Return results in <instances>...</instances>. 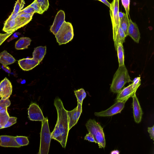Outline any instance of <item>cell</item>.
I'll list each match as a JSON object with an SVG mask.
<instances>
[{
    "mask_svg": "<svg viewBox=\"0 0 154 154\" xmlns=\"http://www.w3.org/2000/svg\"><path fill=\"white\" fill-rule=\"evenodd\" d=\"M54 104L57 112V121L62 137L61 145L63 148H65L69 130L67 110L65 109L62 100L59 97H57L54 99Z\"/></svg>",
    "mask_w": 154,
    "mask_h": 154,
    "instance_id": "6da1fadb",
    "label": "cell"
},
{
    "mask_svg": "<svg viewBox=\"0 0 154 154\" xmlns=\"http://www.w3.org/2000/svg\"><path fill=\"white\" fill-rule=\"evenodd\" d=\"M132 97L133 98V106L134 121L136 123H139L141 120L143 115L142 111L136 94H134Z\"/></svg>",
    "mask_w": 154,
    "mask_h": 154,
    "instance_id": "9a60e30c",
    "label": "cell"
},
{
    "mask_svg": "<svg viewBox=\"0 0 154 154\" xmlns=\"http://www.w3.org/2000/svg\"><path fill=\"white\" fill-rule=\"evenodd\" d=\"M25 4L24 0H17L12 13H18L23 8Z\"/></svg>",
    "mask_w": 154,
    "mask_h": 154,
    "instance_id": "f1b7e54d",
    "label": "cell"
},
{
    "mask_svg": "<svg viewBox=\"0 0 154 154\" xmlns=\"http://www.w3.org/2000/svg\"><path fill=\"white\" fill-rule=\"evenodd\" d=\"M18 29L15 19L7 20L4 23L2 30L7 33L14 32Z\"/></svg>",
    "mask_w": 154,
    "mask_h": 154,
    "instance_id": "d6986e66",
    "label": "cell"
},
{
    "mask_svg": "<svg viewBox=\"0 0 154 154\" xmlns=\"http://www.w3.org/2000/svg\"><path fill=\"white\" fill-rule=\"evenodd\" d=\"M65 14L63 10L59 11L57 14L53 23L51 26L50 30L55 35L61 26L65 21Z\"/></svg>",
    "mask_w": 154,
    "mask_h": 154,
    "instance_id": "7c38bea8",
    "label": "cell"
},
{
    "mask_svg": "<svg viewBox=\"0 0 154 154\" xmlns=\"http://www.w3.org/2000/svg\"><path fill=\"white\" fill-rule=\"evenodd\" d=\"M46 51V47L45 46H40L36 47L33 52V58L40 63L44 57Z\"/></svg>",
    "mask_w": 154,
    "mask_h": 154,
    "instance_id": "44dd1931",
    "label": "cell"
},
{
    "mask_svg": "<svg viewBox=\"0 0 154 154\" xmlns=\"http://www.w3.org/2000/svg\"><path fill=\"white\" fill-rule=\"evenodd\" d=\"M100 1L103 3L106 6H107L109 8L110 7L111 3H110L107 0H100Z\"/></svg>",
    "mask_w": 154,
    "mask_h": 154,
    "instance_id": "7bdbcfd3",
    "label": "cell"
},
{
    "mask_svg": "<svg viewBox=\"0 0 154 154\" xmlns=\"http://www.w3.org/2000/svg\"><path fill=\"white\" fill-rule=\"evenodd\" d=\"M36 1L44 12L47 10L49 6L48 0H36Z\"/></svg>",
    "mask_w": 154,
    "mask_h": 154,
    "instance_id": "f546056e",
    "label": "cell"
},
{
    "mask_svg": "<svg viewBox=\"0 0 154 154\" xmlns=\"http://www.w3.org/2000/svg\"><path fill=\"white\" fill-rule=\"evenodd\" d=\"M17 118L14 117H10L4 128H8L13 125L17 122Z\"/></svg>",
    "mask_w": 154,
    "mask_h": 154,
    "instance_id": "d590c367",
    "label": "cell"
},
{
    "mask_svg": "<svg viewBox=\"0 0 154 154\" xmlns=\"http://www.w3.org/2000/svg\"><path fill=\"white\" fill-rule=\"evenodd\" d=\"M136 91L133 89L132 83L121 90L118 93L116 102L119 101L125 103L130 97L135 94Z\"/></svg>",
    "mask_w": 154,
    "mask_h": 154,
    "instance_id": "8fae6325",
    "label": "cell"
},
{
    "mask_svg": "<svg viewBox=\"0 0 154 154\" xmlns=\"http://www.w3.org/2000/svg\"><path fill=\"white\" fill-rule=\"evenodd\" d=\"M19 14V13H11V14L7 20H10L15 19Z\"/></svg>",
    "mask_w": 154,
    "mask_h": 154,
    "instance_id": "b9f144b4",
    "label": "cell"
},
{
    "mask_svg": "<svg viewBox=\"0 0 154 154\" xmlns=\"http://www.w3.org/2000/svg\"><path fill=\"white\" fill-rule=\"evenodd\" d=\"M75 94L77 98V102L82 104L83 100L85 98L86 94L83 88L74 91Z\"/></svg>",
    "mask_w": 154,
    "mask_h": 154,
    "instance_id": "4316f807",
    "label": "cell"
},
{
    "mask_svg": "<svg viewBox=\"0 0 154 154\" xmlns=\"http://www.w3.org/2000/svg\"><path fill=\"white\" fill-rule=\"evenodd\" d=\"M125 13L121 12H119V19H121L123 17Z\"/></svg>",
    "mask_w": 154,
    "mask_h": 154,
    "instance_id": "ee69618b",
    "label": "cell"
},
{
    "mask_svg": "<svg viewBox=\"0 0 154 154\" xmlns=\"http://www.w3.org/2000/svg\"><path fill=\"white\" fill-rule=\"evenodd\" d=\"M98 0V1H100V0Z\"/></svg>",
    "mask_w": 154,
    "mask_h": 154,
    "instance_id": "f6af8a7d",
    "label": "cell"
},
{
    "mask_svg": "<svg viewBox=\"0 0 154 154\" xmlns=\"http://www.w3.org/2000/svg\"><path fill=\"white\" fill-rule=\"evenodd\" d=\"M84 140H88L91 142L95 143V141L93 135L89 132L87 134L85 137Z\"/></svg>",
    "mask_w": 154,
    "mask_h": 154,
    "instance_id": "74e56055",
    "label": "cell"
},
{
    "mask_svg": "<svg viewBox=\"0 0 154 154\" xmlns=\"http://www.w3.org/2000/svg\"><path fill=\"white\" fill-rule=\"evenodd\" d=\"M2 68L4 70L8 73H10L11 72V71L10 68L7 65L2 64Z\"/></svg>",
    "mask_w": 154,
    "mask_h": 154,
    "instance_id": "ab89813d",
    "label": "cell"
},
{
    "mask_svg": "<svg viewBox=\"0 0 154 154\" xmlns=\"http://www.w3.org/2000/svg\"><path fill=\"white\" fill-rule=\"evenodd\" d=\"M14 32L2 34L0 33V46Z\"/></svg>",
    "mask_w": 154,
    "mask_h": 154,
    "instance_id": "8d00e7d4",
    "label": "cell"
},
{
    "mask_svg": "<svg viewBox=\"0 0 154 154\" xmlns=\"http://www.w3.org/2000/svg\"><path fill=\"white\" fill-rule=\"evenodd\" d=\"M130 17H127L125 13L123 17L120 19V26L123 30L126 36L127 35V30L128 26V20Z\"/></svg>",
    "mask_w": 154,
    "mask_h": 154,
    "instance_id": "484cf974",
    "label": "cell"
},
{
    "mask_svg": "<svg viewBox=\"0 0 154 154\" xmlns=\"http://www.w3.org/2000/svg\"><path fill=\"white\" fill-rule=\"evenodd\" d=\"M14 139L17 143L21 146L27 145L29 143L27 137L25 136H17L14 137Z\"/></svg>",
    "mask_w": 154,
    "mask_h": 154,
    "instance_id": "83f0119b",
    "label": "cell"
},
{
    "mask_svg": "<svg viewBox=\"0 0 154 154\" xmlns=\"http://www.w3.org/2000/svg\"><path fill=\"white\" fill-rule=\"evenodd\" d=\"M88 132L93 136L99 148H104L106 142L103 128L94 119H89L85 124Z\"/></svg>",
    "mask_w": 154,
    "mask_h": 154,
    "instance_id": "3957f363",
    "label": "cell"
},
{
    "mask_svg": "<svg viewBox=\"0 0 154 154\" xmlns=\"http://www.w3.org/2000/svg\"><path fill=\"white\" fill-rule=\"evenodd\" d=\"M109 9L112 27L113 39L120 26V19L119 16V1L113 0L111 3Z\"/></svg>",
    "mask_w": 154,
    "mask_h": 154,
    "instance_id": "8992f818",
    "label": "cell"
},
{
    "mask_svg": "<svg viewBox=\"0 0 154 154\" xmlns=\"http://www.w3.org/2000/svg\"><path fill=\"white\" fill-rule=\"evenodd\" d=\"M116 51H117L119 66L125 65L124 50L123 44H118Z\"/></svg>",
    "mask_w": 154,
    "mask_h": 154,
    "instance_id": "cb8c5ba5",
    "label": "cell"
},
{
    "mask_svg": "<svg viewBox=\"0 0 154 154\" xmlns=\"http://www.w3.org/2000/svg\"><path fill=\"white\" fill-rule=\"evenodd\" d=\"M82 105L78 102L77 106L71 111L67 110L69 118V127L70 130L76 125L82 112Z\"/></svg>",
    "mask_w": 154,
    "mask_h": 154,
    "instance_id": "9c48e42d",
    "label": "cell"
},
{
    "mask_svg": "<svg viewBox=\"0 0 154 154\" xmlns=\"http://www.w3.org/2000/svg\"><path fill=\"white\" fill-rule=\"evenodd\" d=\"M34 14L23 13L15 19L17 27L19 29L28 23L32 20Z\"/></svg>",
    "mask_w": 154,
    "mask_h": 154,
    "instance_id": "e0dca14e",
    "label": "cell"
},
{
    "mask_svg": "<svg viewBox=\"0 0 154 154\" xmlns=\"http://www.w3.org/2000/svg\"><path fill=\"white\" fill-rule=\"evenodd\" d=\"M55 35L59 45L69 42L74 36L73 29L72 24L65 21Z\"/></svg>",
    "mask_w": 154,
    "mask_h": 154,
    "instance_id": "5b68a950",
    "label": "cell"
},
{
    "mask_svg": "<svg viewBox=\"0 0 154 154\" xmlns=\"http://www.w3.org/2000/svg\"><path fill=\"white\" fill-rule=\"evenodd\" d=\"M18 63L20 67L23 70H30L40 63L38 60L32 58H26L19 60Z\"/></svg>",
    "mask_w": 154,
    "mask_h": 154,
    "instance_id": "5bb4252c",
    "label": "cell"
},
{
    "mask_svg": "<svg viewBox=\"0 0 154 154\" xmlns=\"http://www.w3.org/2000/svg\"><path fill=\"white\" fill-rule=\"evenodd\" d=\"M29 5L34 9L35 13L42 14L44 12L41 8L36 0H35L32 3Z\"/></svg>",
    "mask_w": 154,
    "mask_h": 154,
    "instance_id": "1f68e13d",
    "label": "cell"
},
{
    "mask_svg": "<svg viewBox=\"0 0 154 154\" xmlns=\"http://www.w3.org/2000/svg\"><path fill=\"white\" fill-rule=\"evenodd\" d=\"M126 37L124 32L120 26L117 32L115 38L113 39L116 50L118 44L120 43L123 44L125 42V38Z\"/></svg>",
    "mask_w": 154,
    "mask_h": 154,
    "instance_id": "7402d4cb",
    "label": "cell"
},
{
    "mask_svg": "<svg viewBox=\"0 0 154 154\" xmlns=\"http://www.w3.org/2000/svg\"><path fill=\"white\" fill-rule=\"evenodd\" d=\"M125 103L117 101L106 110L99 112H95L94 115L97 116H111L120 113L124 107Z\"/></svg>",
    "mask_w": 154,
    "mask_h": 154,
    "instance_id": "52a82bcc",
    "label": "cell"
},
{
    "mask_svg": "<svg viewBox=\"0 0 154 154\" xmlns=\"http://www.w3.org/2000/svg\"><path fill=\"white\" fill-rule=\"evenodd\" d=\"M40 132V143L38 154H48L51 139L47 117L42 121Z\"/></svg>",
    "mask_w": 154,
    "mask_h": 154,
    "instance_id": "277c9868",
    "label": "cell"
},
{
    "mask_svg": "<svg viewBox=\"0 0 154 154\" xmlns=\"http://www.w3.org/2000/svg\"><path fill=\"white\" fill-rule=\"evenodd\" d=\"M10 117L7 111V108L0 109V129L4 128Z\"/></svg>",
    "mask_w": 154,
    "mask_h": 154,
    "instance_id": "603a6c76",
    "label": "cell"
},
{
    "mask_svg": "<svg viewBox=\"0 0 154 154\" xmlns=\"http://www.w3.org/2000/svg\"><path fill=\"white\" fill-rule=\"evenodd\" d=\"M28 110V118L30 120L42 121L44 119L41 110L36 104L31 103Z\"/></svg>",
    "mask_w": 154,
    "mask_h": 154,
    "instance_id": "ba28073f",
    "label": "cell"
},
{
    "mask_svg": "<svg viewBox=\"0 0 154 154\" xmlns=\"http://www.w3.org/2000/svg\"><path fill=\"white\" fill-rule=\"evenodd\" d=\"M51 139L57 141L61 144L62 142V137L59 128L57 121L53 131L51 133Z\"/></svg>",
    "mask_w": 154,
    "mask_h": 154,
    "instance_id": "d4e9b609",
    "label": "cell"
},
{
    "mask_svg": "<svg viewBox=\"0 0 154 154\" xmlns=\"http://www.w3.org/2000/svg\"><path fill=\"white\" fill-rule=\"evenodd\" d=\"M20 35V33L19 32H17L14 34L11 38L8 40V42H9L11 41L18 38V36Z\"/></svg>",
    "mask_w": 154,
    "mask_h": 154,
    "instance_id": "60d3db41",
    "label": "cell"
},
{
    "mask_svg": "<svg viewBox=\"0 0 154 154\" xmlns=\"http://www.w3.org/2000/svg\"><path fill=\"white\" fill-rule=\"evenodd\" d=\"M130 0H121L122 3L125 11V14L127 16L129 17Z\"/></svg>",
    "mask_w": 154,
    "mask_h": 154,
    "instance_id": "4dcf8cb0",
    "label": "cell"
},
{
    "mask_svg": "<svg viewBox=\"0 0 154 154\" xmlns=\"http://www.w3.org/2000/svg\"><path fill=\"white\" fill-rule=\"evenodd\" d=\"M12 91L11 83L8 79L5 77L0 82V97L3 100L8 98Z\"/></svg>",
    "mask_w": 154,
    "mask_h": 154,
    "instance_id": "30bf717a",
    "label": "cell"
},
{
    "mask_svg": "<svg viewBox=\"0 0 154 154\" xmlns=\"http://www.w3.org/2000/svg\"><path fill=\"white\" fill-rule=\"evenodd\" d=\"M148 132L149 134V136L153 140H154V126L151 127H148Z\"/></svg>",
    "mask_w": 154,
    "mask_h": 154,
    "instance_id": "f35d334b",
    "label": "cell"
},
{
    "mask_svg": "<svg viewBox=\"0 0 154 154\" xmlns=\"http://www.w3.org/2000/svg\"><path fill=\"white\" fill-rule=\"evenodd\" d=\"M11 105V102L8 98L5 100L1 99L0 100V109L7 108Z\"/></svg>",
    "mask_w": 154,
    "mask_h": 154,
    "instance_id": "e575fe53",
    "label": "cell"
},
{
    "mask_svg": "<svg viewBox=\"0 0 154 154\" xmlns=\"http://www.w3.org/2000/svg\"><path fill=\"white\" fill-rule=\"evenodd\" d=\"M15 61V58L6 50H4L0 53V63L2 65L11 64Z\"/></svg>",
    "mask_w": 154,
    "mask_h": 154,
    "instance_id": "ac0fdd59",
    "label": "cell"
},
{
    "mask_svg": "<svg viewBox=\"0 0 154 154\" xmlns=\"http://www.w3.org/2000/svg\"></svg>",
    "mask_w": 154,
    "mask_h": 154,
    "instance_id": "bcb514c9",
    "label": "cell"
},
{
    "mask_svg": "<svg viewBox=\"0 0 154 154\" xmlns=\"http://www.w3.org/2000/svg\"><path fill=\"white\" fill-rule=\"evenodd\" d=\"M132 82L125 65L119 66L114 75L110 89L115 93H118L127 83Z\"/></svg>",
    "mask_w": 154,
    "mask_h": 154,
    "instance_id": "7a4b0ae2",
    "label": "cell"
},
{
    "mask_svg": "<svg viewBox=\"0 0 154 154\" xmlns=\"http://www.w3.org/2000/svg\"><path fill=\"white\" fill-rule=\"evenodd\" d=\"M140 77L135 78L132 81V85L133 88L135 90H137L138 88L141 84Z\"/></svg>",
    "mask_w": 154,
    "mask_h": 154,
    "instance_id": "d6a6232c",
    "label": "cell"
},
{
    "mask_svg": "<svg viewBox=\"0 0 154 154\" xmlns=\"http://www.w3.org/2000/svg\"><path fill=\"white\" fill-rule=\"evenodd\" d=\"M31 42V40L29 38L21 37L16 42L15 48L17 50L27 49L30 45Z\"/></svg>",
    "mask_w": 154,
    "mask_h": 154,
    "instance_id": "ffe728a7",
    "label": "cell"
},
{
    "mask_svg": "<svg viewBox=\"0 0 154 154\" xmlns=\"http://www.w3.org/2000/svg\"><path fill=\"white\" fill-rule=\"evenodd\" d=\"M14 137L6 135L0 136V146L4 147L19 148L21 147L15 141Z\"/></svg>",
    "mask_w": 154,
    "mask_h": 154,
    "instance_id": "2e32d148",
    "label": "cell"
},
{
    "mask_svg": "<svg viewBox=\"0 0 154 154\" xmlns=\"http://www.w3.org/2000/svg\"><path fill=\"white\" fill-rule=\"evenodd\" d=\"M127 35L130 36L136 43H139L140 40V33L137 24L132 21L130 18L128 20Z\"/></svg>",
    "mask_w": 154,
    "mask_h": 154,
    "instance_id": "4fadbf2b",
    "label": "cell"
},
{
    "mask_svg": "<svg viewBox=\"0 0 154 154\" xmlns=\"http://www.w3.org/2000/svg\"><path fill=\"white\" fill-rule=\"evenodd\" d=\"M20 14L23 13L34 14L35 13L34 9L29 5L21 10L19 12Z\"/></svg>",
    "mask_w": 154,
    "mask_h": 154,
    "instance_id": "836d02e7",
    "label": "cell"
}]
</instances>
